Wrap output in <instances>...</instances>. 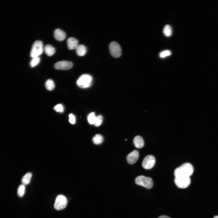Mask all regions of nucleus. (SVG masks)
I'll list each match as a JSON object with an SVG mask.
<instances>
[{"mask_svg": "<svg viewBox=\"0 0 218 218\" xmlns=\"http://www.w3.org/2000/svg\"><path fill=\"white\" fill-rule=\"evenodd\" d=\"M193 171V168L191 164L189 163L183 164L177 168L175 170L174 174L175 177H189Z\"/></svg>", "mask_w": 218, "mask_h": 218, "instance_id": "f257e3e1", "label": "nucleus"}, {"mask_svg": "<svg viewBox=\"0 0 218 218\" xmlns=\"http://www.w3.org/2000/svg\"><path fill=\"white\" fill-rule=\"evenodd\" d=\"M93 78L91 76L88 74L81 75L78 79L76 83L80 88H86L90 87L92 84Z\"/></svg>", "mask_w": 218, "mask_h": 218, "instance_id": "f03ea898", "label": "nucleus"}, {"mask_svg": "<svg viewBox=\"0 0 218 218\" xmlns=\"http://www.w3.org/2000/svg\"><path fill=\"white\" fill-rule=\"evenodd\" d=\"M135 183L137 184L148 189L151 188L153 186V181L151 178L142 175L137 177L135 179Z\"/></svg>", "mask_w": 218, "mask_h": 218, "instance_id": "7ed1b4c3", "label": "nucleus"}, {"mask_svg": "<svg viewBox=\"0 0 218 218\" xmlns=\"http://www.w3.org/2000/svg\"><path fill=\"white\" fill-rule=\"evenodd\" d=\"M44 48L42 42L37 40L33 43L30 53L31 57H39L43 52Z\"/></svg>", "mask_w": 218, "mask_h": 218, "instance_id": "20e7f679", "label": "nucleus"}, {"mask_svg": "<svg viewBox=\"0 0 218 218\" xmlns=\"http://www.w3.org/2000/svg\"><path fill=\"white\" fill-rule=\"evenodd\" d=\"M67 200L65 197L62 195H59L56 197L54 206L57 210H61L64 209L66 206Z\"/></svg>", "mask_w": 218, "mask_h": 218, "instance_id": "39448f33", "label": "nucleus"}, {"mask_svg": "<svg viewBox=\"0 0 218 218\" xmlns=\"http://www.w3.org/2000/svg\"><path fill=\"white\" fill-rule=\"evenodd\" d=\"M109 49L111 55L114 57H119L121 54V50L119 44L115 41L111 42L109 45Z\"/></svg>", "mask_w": 218, "mask_h": 218, "instance_id": "423d86ee", "label": "nucleus"}, {"mask_svg": "<svg viewBox=\"0 0 218 218\" xmlns=\"http://www.w3.org/2000/svg\"><path fill=\"white\" fill-rule=\"evenodd\" d=\"M190 182L191 180L189 177H175L174 179L175 184L180 188L187 187L190 185Z\"/></svg>", "mask_w": 218, "mask_h": 218, "instance_id": "0eeeda50", "label": "nucleus"}, {"mask_svg": "<svg viewBox=\"0 0 218 218\" xmlns=\"http://www.w3.org/2000/svg\"><path fill=\"white\" fill-rule=\"evenodd\" d=\"M155 162L154 157L151 155L147 156L144 159L142 163L143 167L145 169H150L154 166Z\"/></svg>", "mask_w": 218, "mask_h": 218, "instance_id": "6e6552de", "label": "nucleus"}, {"mask_svg": "<svg viewBox=\"0 0 218 218\" xmlns=\"http://www.w3.org/2000/svg\"><path fill=\"white\" fill-rule=\"evenodd\" d=\"M73 64L72 62L67 61L58 62L54 65L55 68L58 70H67L71 68Z\"/></svg>", "mask_w": 218, "mask_h": 218, "instance_id": "1a4fd4ad", "label": "nucleus"}, {"mask_svg": "<svg viewBox=\"0 0 218 218\" xmlns=\"http://www.w3.org/2000/svg\"><path fill=\"white\" fill-rule=\"evenodd\" d=\"M139 156L138 151L134 150L130 153L127 156V159L128 163L130 164H133L136 162Z\"/></svg>", "mask_w": 218, "mask_h": 218, "instance_id": "9d476101", "label": "nucleus"}, {"mask_svg": "<svg viewBox=\"0 0 218 218\" xmlns=\"http://www.w3.org/2000/svg\"><path fill=\"white\" fill-rule=\"evenodd\" d=\"M68 47L69 49L71 50L76 49L78 45V41L75 38L71 37L67 40Z\"/></svg>", "mask_w": 218, "mask_h": 218, "instance_id": "9b49d317", "label": "nucleus"}, {"mask_svg": "<svg viewBox=\"0 0 218 218\" xmlns=\"http://www.w3.org/2000/svg\"><path fill=\"white\" fill-rule=\"evenodd\" d=\"M54 36L57 40L62 41L65 39L66 35L64 32L60 29L57 28L54 31Z\"/></svg>", "mask_w": 218, "mask_h": 218, "instance_id": "f8f14e48", "label": "nucleus"}, {"mask_svg": "<svg viewBox=\"0 0 218 218\" xmlns=\"http://www.w3.org/2000/svg\"><path fill=\"white\" fill-rule=\"evenodd\" d=\"M134 143L135 146L139 148L142 147L144 145V140L140 136H137L134 138Z\"/></svg>", "mask_w": 218, "mask_h": 218, "instance_id": "ddd939ff", "label": "nucleus"}, {"mask_svg": "<svg viewBox=\"0 0 218 218\" xmlns=\"http://www.w3.org/2000/svg\"><path fill=\"white\" fill-rule=\"evenodd\" d=\"M87 51L86 47L83 45H78L76 48V52L77 54L80 56H83L85 54Z\"/></svg>", "mask_w": 218, "mask_h": 218, "instance_id": "4468645a", "label": "nucleus"}, {"mask_svg": "<svg viewBox=\"0 0 218 218\" xmlns=\"http://www.w3.org/2000/svg\"><path fill=\"white\" fill-rule=\"evenodd\" d=\"M44 50L47 55L50 56L52 55L55 51V48L50 45H47L44 47Z\"/></svg>", "mask_w": 218, "mask_h": 218, "instance_id": "2eb2a0df", "label": "nucleus"}, {"mask_svg": "<svg viewBox=\"0 0 218 218\" xmlns=\"http://www.w3.org/2000/svg\"><path fill=\"white\" fill-rule=\"evenodd\" d=\"M92 140L94 144L98 145L102 143L103 141V138L101 135L97 134L93 137Z\"/></svg>", "mask_w": 218, "mask_h": 218, "instance_id": "dca6fc26", "label": "nucleus"}, {"mask_svg": "<svg viewBox=\"0 0 218 218\" xmlns=\"http://www.w3.org/2000/svg\"><path fill=\"white\" fill-rule=\"evenodd\" d=\"M32 175V173L30 172H28L25 174L22 179L23 184L24 185L28 184L30 181Z\"/></svg>", "mask_w": 218, "mask_h": 218, "instance_id": "f3484780", "label": "nucleus"}, {"mask_svg": "<svg viewBox=\"0 0 218 218\" xmlns=\"http://www.w3.org/2000/svg\"><path fill=\"white\" fill-rule=\"evenodd\" d=\"M163 32L164 34L166 36H170L172 34V30L171 27L168 25H165L164 27Z\"/></svg>", "mask_w": 218, "mask_h": 218, "instance_id": "a211bd4d", "label": "nucleus"}, {"mask_svg": "<svg viewBox=\"0 0 218 218\" xmlns=\"http://www.w3.org/2000/svg\"><path fill=\"white\" fill-rule=\"evenodd\" d=\"M45 85L46 89L50 91L53 90L55 88L54 82L51 79L48 80L46 82Z\"/></svg>", "mask_w": 218, "mask_h": 218, "instance_id": "6ab92c4d", "label": "nucleus"}, {"mask_svg": "<svg viewBox=\"0 0 218 218\" xmlns=\"http://www.w3.org/2000/svg\"><path fill=\"white\" fill-rule=\"evenodd\" d=\"M40 58L39 57L32 58L30 62V65L32 67H34L37 65L40 62Z\"/></svg>", "mask_w": 218, "mask_h": 218, "instance_id": "aec40b11", "label": "nucleus"}, {"mask_svg": "<svg viewBox=\"0 0 218 218\" xmlns=\"http://www.w3.org/2000/svg\"><path fill=\"white\" fill-rule=\"evenodd\" d=\"M94 112H91L90 113L88 116L87 119L89 123L91 124H94L96 118Z\"/></svg>", "mask_w": 218, "mask_h": 218, "instance_id": "412c9836", "label": "nucleus"}, {"mask_svg": "<svg viewBox=\"0 0 218 218\" xmlns=\"http://www.w3.org/2000/svg\"><path fill=\"white\" fill-rule=\"evenodd\" d=\"M25 186L24 184L20 185L18 189L17 193L18 196L20 197H22L25 193Z\"/></svg>", "mask_w": 218, "mask_h": 218, "instance_id": "4be33fe9", "label": "nucleus"}, {"mask_svg": "<svg viewBox=\"0 0 218 218\" xmlns=\"http://www.w3.org/2000/svg\"><path fill=\"white\" fill-rule=\"evenodd\" d=\"M103 120V117L102 115H100L97 116L94 125L96 127L100 126L102 124Z\"/></svg>", "mask_w": 218, "mask_h": 218, "instance_id": "5701e85b", "label": "nucleus"}, {"mask_svg": "<svg viewBox=\"0 0 218 218\" xmlns=\"http://www.w3.org/2000/svg\"><path fill=\"white\" fill-rule=\"evenodd\" d=\"M171 54V52L169 50H166L162 51L159 53V56L161 58H164L167 56L170 55Z\"/></svg>", "mask_w": 218, "mask_h": 218, "instance_id": "b1692460", "label": "nucleus"}, {"mask_svg": "<svg viewBox=\"0 0 218 218\" xmlns=\"http://www.w3.org/2000/svg\"><path fill=\"white\" fill-rule=\"evenodd\" d=\"M54 109L56 112L60 113H62L64 111V108L61 104H58L55 105Z\"/></svg>", "mask_w": 218, "mask_h": 218, "instance_id": "393cba45", "label": "nucleus"}, {"mask_svg": "<svg viewBox=\"0 0 218 218\" xmlns=\"http://www.w3.org/2000/svg\"><path fill=\"white\" fill-rule=\"evenodd\" d=\"M69 121L72 124H74L75 123L76 118L75 116L72 114H71L69 115Z\"/></svg>", "mask_w": 218, "mask_h": 218, "instance_id": "a878e982", "label": "nucleus"}, {"mask_svg": "<svg viewBox=\"0 0 218 218\" xmlns=\"http://www.w3.org/2000/svg\"><path fill=\"white\" fill-rule=\"evenodd\" d=\"M158 218H171L170 217L165 215H162L160 216Z\"/></svg>", "mask_w": 218, "mask_h": 218, "instance_id": "bb28decb", "label": "nucleus"}, {"mask_svg": "<svg viewBox=\"0 0 218 218\" xmlns=\"http://www.w3.org/2000/svg\"><path fill=\"white\" fill-rule=\"evenodd\" d=\"M214 218H218V216H216L214 217Z\"/></svg>", "mask_w": 218, "mask_h": 218, "instance_id": "cd10ccee", "label": "nucleus"}]
</instances>
